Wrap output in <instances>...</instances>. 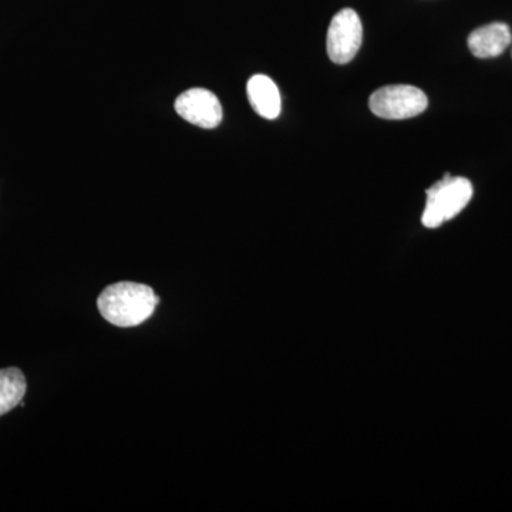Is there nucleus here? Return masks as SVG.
I'll return each mask as SVG.
<instances>
[{
    "label": "nucleus",
    "instance_id": "obj_1",
    "mask_svg": "<svg viewBox=\"0 0 512 512\" xmlns=\"http://www.w3.org/2000/svg\"><path fill=\"white\" fill-rule=\"evenodd\" d=\"M160 298L153 288L136 282H119L100 293L99 311L111 325L133 328L151 318Z\"/></svg>",
    "mask_w": 512,
    "mask_h": 512
},
{
    "label": "nucleus",
    "instance_id": "obj_2",
    "mask_svg": "<svg viewBox=\"0 0 512 512\" xmlns=\"http://www.w3.org/2000/svg\"><path fill=\"white\" fill-rule=\"evenodd\" d=\"M473 198V185L464 177L446 174L439 183L427 190V204L424 210V227L439 228L444 222L453 220L467 207Z\"/></svg>",
    "mask_w": 512,
    "mask_h": 512
},
{
    "label": "nucleus",
    "instance_id": "obj_3",
    "mask_svg": "<svg viewBox=\"0 0 512 512\" xmlns=\"http://www.w3.org/2000/svg\"><path fill=\"white\" fill-rule=\"evenodd\" d=\"M429 106L426 94L409 84L382 87L370 96L369 107L384 120L413 119Z\"/></svg>",
    "mask_w": 512,
    "mask_h": 512
},
{
    "label": "nucleus",
    "instance_id": "obj_4",
    "mask_svg": "<svg viewBox=\"0 0 512 512\" xmlns=\"http://www.w3.org/2000/svg\"><path fill=\"white\" fill-rule=\"evenodd\" d=\"M363 42L362 20L353 9L336 13L328 29V56L333 63L348 64L355 59Z\"/></svg>",
    "mask_w": 512,
    "mask_h": 512
},
{
    "label": "nucleus",
    "instance_id": "obj_5",
    "mask_svg": "<svg viewBox=\"0 0 512 512\" xmlns=\"http://www.w3.org/2000/svg\"><path fill=\"white\" fill-rule=\"evenodd\" d=\"M175 111L178 116L188 123L201 128H215L222 121V107L220 100L205 89H191L177 97Z\"/></svg>",
    "mask_w": 512,
    "mask_h": 512
},
{
    "label": "nucleus",
    "instance_id": "obj_6",
    "mask_svg": "<svg viewBox=\"0 0 512 512\" xmlns=\"http://www.w3.org/2000/svg\"><path fill=\"white\" fill-rule=\"evenodd\" d=\"M511 42L510 28L500 22L481 26L468 36V47L478 59H493L503 55Z\"/></svg>",
    "mask_w": 512,
    "mask_h": 512
},
{
    "label": "nucleus",
    "instance_id": "obj_7",
    "mask_svg": "<svg viewBox=\"0 0 512 512\" xmlns=\"http://www.w3.org/2000/svg\"><path fill=\"white\" fill-rule=\"evenodd\" d=\"M248 100L256 114L266 120L278 119L282 110L281 93L274 83L265 74H255L249 79Z\"/></svg>",
    "mask_w": 512,
    "mask_h": 512
},
{
    "label": "nucleus",
    "instance_id": "obj_8",
    "mask_svg": "<svg viewBox=\"0 0 512 512\" xmlns=\"http://www.w3.org/2000/svg\"><path fill=\"white\" fill-rule=\"evenodd\" d=\"M26 377L16 367L0 370V416L22 403L26 393Z\"/></svg>",
    "mask_w": 512,
    "mask_h": 512
}]
</instances>
